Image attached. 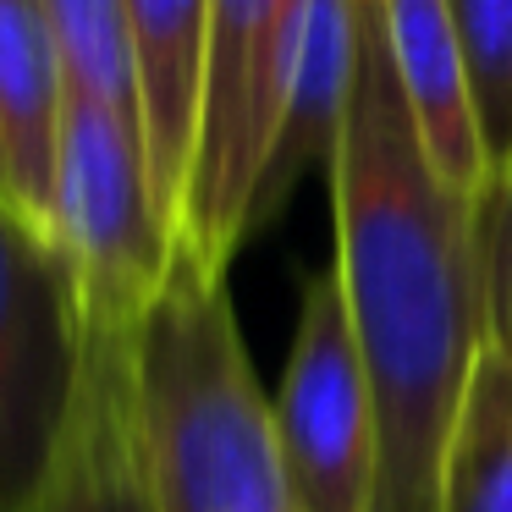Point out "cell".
Returning a JSON list of instances; mask_svg holds the SVG:
<instances>
[{"label": "cell", "mask_w": 512, "mask_h": 512, "mask_svg": "<svg viewBox=\"0 0 512 512\" xmlns=\"http://www.w3.org/2000/svg\"><path fill=\"white\" fill-rule=\"evenodd\" d=\"M336 287L375 397V512H435L446 424L485 331V221L430 171L391 78L375 0L331 155Z\"/></svg>", "instance_id": "6da1fadb"}, {"label": "cell", "mask_w": 512, "mask_h": 512, "mask_svg": "<svg viewBox=\"0 0 512 512\" xmlns=\"http://www.w3.org/2000/svg\"><path fill=\"white\" fill-rule=\"evenodd\" d=\"M138 446L155 512H292L226 276L177 254L138 325Z\"/></svg>", "instance_id": "7a4b0ae2"}, {"label": "cell", "mask_w": 512, "mask_h": 512, "mask_svg": "<svg viewBox=\"0 0 512 512\" xmlns=\"http://www.w3.org/2000/svg\"><path fill=\"white\" fill-rule=\"evenodd\" d=\"M50 254L78 336H138L171 276V226L149 188L138 127L67 94L50 193Z\"/></svg>", "instance_id": "3957f363"}, {"label": "cell", "mask_w": 512, "mask_h": 512, "mask_svg": "<svg viewBox=\"0 0 512 512\" xmlns=\"http://www.w3.org/2000/svg\"><path fill=\"white\" fill-rule=\"evenodd\" d=\"M309 0H210L204 6L199 127H193L188 188L177 204V259L226 276L248 243V204L265 166Z\"/></svg>", "instance_id": "277c9868"}, {"label": "cell", "mask_w": 512, "mask_h": 512, "mask_svg": "<svg viewBox=\"0 0 512 512\" xmlns=\"http://www.w3.org/2000/svg\"><path fill=\"white\" fill-rule=\"evenodd\" d=\"M270 419L292 512H375V397L336 270L303 281Z\"/></svg>", "instance_id": "5b68a950"}, {"label": "cell", "mask_w": 512, "mask_h": 512, "mask_svg": "<svg viewBox=\"0 0 512 512\" xmlns=\"http://www.w3.org/2000/svg\"><path fill=\"white\" fill-rule=\"evenodd\" d=\"M72 391V325L56 254L0 204V512L45 479Z\"/></svg>", "instance_id": "8992f818"}, {"label": "cell", "mask_w": 512, "mask_h": 512, "mask_svg": "<svg viewBox=\"0 0 512 512\" xmlns=\"http://www.w3.org/2000/svg\"><path fill=\"white\" fill-rule=\"evenodd\" d=\"M17 512H155L138 446V336H78L45 479Z\"/></svg>", "instance_id": "52a82bcc"}, {"label": "cell", "mask_w": 512, "mask_h": 512, "mask_svg": "<svg viewBox=\"0 0 512 512\" xmlns=\"http://www.w3.org/2000/svg\"><path fill=\"white\" fill-rule=\"evenodd\" d=\"M375 12L402 111L419 133L430 171L452 199L485 210L496 182H490V160L479 144L474 89H468V67L457 50L452 17H446V0H375Z\"/></svg>", "instance_id": "ba28073f"}, {"label": "cell", "mask_w": 512, "mask_h": 512, "mask_svg": "<svg viewBox=\"0 0 512 512\" xmlns=\"http://www.w3.org/2000/svg\"><path fill=\"white\" fill-rule=\"evenodd\" d=\"M353 72H358V0H309L298 23V45H292L287 83H281L276 133H270L254 204H248V237L287 210V199L314 166H331L347 122V100H353Z\"/></svg>", "instance_id": "9c48e42d"}, {"label": "cell", "mask_w": 512, "mask_h": 512, "mask_svg": "<svg viewBox=\"0 0 512 512\" xmlns=\"http://www.w3.org/2000/svg\"><path fill=\"white\" fill-rule=\"evenodd\" d=\"M67 72L39 0H0V182L6 210L50 248Z\"/></svg>", "instance_id": "30bf717a"}, {"label": "cell", "mask_w": 512, "mask_h": 512, "mask_svg": "<svg viewBox=\"0 0 512 512\" xmlns=\"http://www.w3.org/2000/svg\"><path fill=\"white\" fill-rule=\"evenodd\" d=\"M138 50V105H144V160L149 188L177 226L188 188L193 127H199V72H204V6L210 0H122Z\"/></svg>", "instance_id": "8fae6325"}, {"label": "cell", "mask_w": 512, "mask_h": 512, "mask_svg": "<svg viewBox=\"0 0 512 512\" xmlns=\"http://www.w3.org/2000/svg\"><path fill=\"white\" fill-rule=\"evenodd\" d=\"M435 512H512V358L490 342L446 424Z\"/></svg>", "instance_id": "7c38bea8"}, {"label": "cell", "mask_w": 512, "mask_h": 512, "mask_svg": "<svg viewBox=\"0 0 512 512\" xmlns=\"http://www.w3.org/2000/svg\"><path fill=\"white\" fill-rule=\"evenodd\" d=\"M39 6H45L50 34H56L67 94L122 116L144 138L138 50H133V28H127V6L122 0H39Z\"/></svg>", "instance_id": "4fadbf2b"}, {"label": "cell", "mask_w": 512, "mask_h": 512, "mask_svg": "<svg viewBox=\"0 0 512 512\" xmlns=\"http://www.w3.org/2000/svg\"><path fill=\"white\" fill-rule=\"evenodd\" d=\"M446 17H452L457 50H463L468 89H474L490 182H501L512 160V0H446Z\"/></svg>", "instance_id": "5bb4252c"}, {"label": "cell", "mask_w": 512, "mask_h": 512, "mask_svg": "<svg viewBox=\"0 0 512 512\" xmlns=\"http://www.w3.org/2000/svg\"><path fill=\"white\" fill-rule=\"evenodd\" d=\"M479 221H485V331L490 347L512 358V160Z\"/></svg>", "instance_id": "9a60e30c"}, {"label": "cell", "mask_w": 512, "mask_h": 512, "mask_svg": "<svg viewBox=\"0 0 512 512\" xmlns=\"http://www.w3.org/2000/svg\"><path fill=\"white\" fill-rule=\"evenodd\" d=\"M0 204H6V182H0Z\"/></svg>", "instance_id": "2e32d148"}]
</instances>
